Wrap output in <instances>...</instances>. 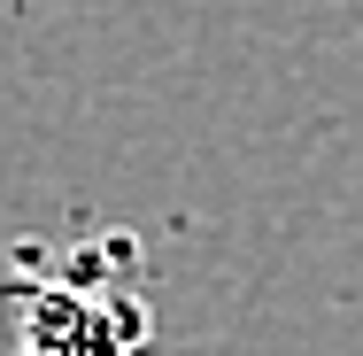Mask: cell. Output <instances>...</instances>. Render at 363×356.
Listing matches in <instances>:
<instances>
[{
  "instance_id": "obj_1",
  "label": "cell",
  "mask_w": 363,
  "mask_h": 356,
  "mask_svg": "<svg viewBox=\"0 0 363 356\" xmlns=\"http://www.w3.org/2000/svg\"><path fill=\"white\" fill-rule=\"evenodd\" d=\"M0 356H155V294L132 232L23 248L0 271Z\"/></svg>"
}]
</instances>
